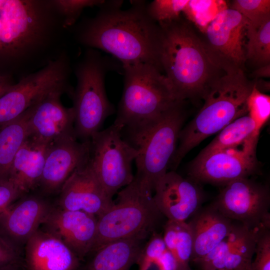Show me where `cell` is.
I'll return each instance as SVG.
<instances>
[{"label":"cell","instance_id":"1","mask_svg":"<svg viewBox=\"0 0 270 270\" xmlns=\"http://www.w3.org/2000/svg\"><path fill=\"white\" fill-rule=\"evenodd\" d=\"M122 2L104 1L94 18L80 24L78 41L112 54L122 67L148 64L162 70L160 26L148 15L144 2L135 1L126 10L120 8Z\"/></svg>","mask_w":270,"mask_h":270},{"label":"cell","instance_id":"2","mask_svg":"<svg viewBox=\"0 0 270 270\" xmlns=\"http://www.w3.org/2000/svg\"><path fill=\"white\" fill-rule=\"evenodd\" d=\"M160 66L176 99L202 98L221 70L210 58L204 40L180 18L159 24Z\"/></svg>","mask_w":270,"mask_h":270},{"label":"cell","instance_id":"3","mask_svg":"<svg viewBox=\"0 0 270 270\" xmlns=\"http://www.w3.org/2000/svg\"><path fill=\"white\" fill-rule=\"evenodd\" d=\"M254 84L242 69L224 72L215 78L202 98V107L180 130L178 144L169 168L175 170L186 155L202 140L236 118L247 114V99Z\"/></svg>","mask_w":270,"mask_h":270},{"label":"cell","instance_id":"4","mask_svg":"<svg viewBox=\"0 0 270 270\" xmlns=\"http://www.w3.org/2000/svg\"><path fill=\"white\" fill-rule=\"evenodd\" d=\"M59 24L52 0H0V60H29L49 44Z\"/></svg>","mask_w":270,"mask_h":270},{"label":"cell","instance_id":"5","mask_svg":"<svg viewBox=\"0 0 270 270\" xmlns=\"http://www.w3.org/2000/svg\"><path fill=\"white\" fill-rule=\"evenodd\" d=\"M124 87L114 124L129 134L146 128L178 101L166 76L148 64L123 67Z\"/></svg>","mask_w":270,"mask_h":270},{"label":"cell","instance_id":"6","mask_svg":"<svg viewBox=\"0 0 270 270\" xmlns=\"http://www.w3.org/2000/svg\"><path fill=\"white\" fill-rule=\"evenodd\" d=\"M152 192L134 178L118 192L117 202L98 217L97 230L91 252L109 242L133 237L146 238L161 216Z\"/></svg>","mask_w":270,"mask_h":270},{"label":"cell","instance_id":"7","mask_svg":"<svg viewBox=\"0 0 270 270\" xmlns=\"http://www.w3.org/2000/svg\"><path fill=\"white\" fill-rule=\"evenodd\" d=\"M183 102L175 104L146 128L129 134L130 144L138 150L134 178L152 193L168 172L176 148L185 120Z\"/></svg>","mask_w":270,"mask_h":270},{"label":"cell","instance_id":"8","mask_svg":"<svg viewBox=\"0 0 270 270\" xmlns=\"http://www.w3.org/2000/svg\"><path fill=\"white\" fill-rule=\"evenodd\" d=\"M108 61L98 52L89 49L76 66L77 84L72 94L76 138L88 140L100 130L105 120L114 112L104 86Z\"/></svg>","mask_w":270,"mask_h":270},{"label":"cell","instance_id":"9","mask_svg":"<svg viewBox=\"0 0 270 270\" xmlns=\"http://www.w3.org/2000/svg\"><path fill=\"white\" fill-rule=\"evenodd\" d=\"M89 162L102 186L111 198L130 184L132 164L138 150L123 138L122 129L114 124L94 134L90 140Z\"/></svg>","mask_w":270,"mask_h":270},{"label":"cell","instance_id":"10","mask_svg":"<svg viewBox=\"0 0 270 270\" xmlns=\"http://www.w3.org/2000/svg\"><path fill=\"white\" fill-rule=\"evenodd\" d=\"M70 70L68 58L62 53L23 76L0 97V125L18 118L50 94L68 90Z\"/></svg>","mask_w":270,"mask_h":270},{"label":"cell","instance_id":"11","mask_svg":"<svg viewBox=\"0 0 270 270\" xmlns=\"http://www.w3.org/2000/svg\"><path fill=\"white\" fill-rule=\"evenodd\" d=\"M212 204L226 217L250 230L270 228L269 188L249 178L224 185Z\"/></svg>","mask_w":270,"mask_h":270},{"label":"cell","instance_id":"12","mask_svg":"<svg viewBox=\"0 0 270 270\" xmlns=\"http://www.w3.org/2000/svg\"><path fill=\"white\" fill-rule=\"evenodd\" d=\"M258 142L251 140L232 148L197 156L189 168L190 178L198 183L225 185L237 179L249 178L258 168Z\"/></svg>","mask_w":270,"mask_h":270},{"label":"cell","instance_id":"13","mask_svg":"<svg viewBox=\"0 0 270 270\" xmlns=\"http://www.w3.org/2000/svg\"><path fill=\"white\" fill-rule=\"evenodd\" d=\"M248 23L238 12L226 8L207 26L204 42L210 58L221 70H244L246 62L244 42Z\"/></svg>","mask_w":270,"mask_h":270},{"label":"cell","instance_id":"14","mask_svg":"<svg viewBox=\"0 0 270 270\" xmlns=\"http://www.w3.org/2000/svg\"><path fill=\"white\" fill-rule=\"evenodd\" d=\"M198 183L168 171L157 183L153 198L168 220L186 222L202 207L204 195Z\"/></svg>","mask_w":270,"mask_h":270},{"label":"cell","instance_id":"15","mask_svg":"<svg viewBox=\"0 0 270 270\" xmlns=\"http://www.w3.org/2000/svg\"><path fill=\"white\" fill-rule=\"evenodd\" d=\"M64 92H52L30 108V138L46 146L66 138H76L74 108H66L60 100Z\"/></svg>","mask_w":270,"mask_h":270},{"label":"cell","instance_id":"16","mask_svg":"<svg viewBox=\"0 0 270 270\" xmlns=\"http://www.w3.org/2000/svg\"><path fill=\"white\" fill-rule=\"evenodd\" d=\"M58 203L63 210H82L97 217L114 204L96 176L89 160L64 182L60 190Z\"/></svg>","mask_w":270,"mask_h":270},{"label":"cell","instance_id":"17","mask_svg":"<svg viewBox=\"0 0 270 270\" xmlns=\"http://www.w3.org/2000/svg\"><path fill=\"white\" fill-rule=\"evenodd\" d=\"M52 208L40 197L21 196L0 216V234L18 252L44 224Z\"/></svg>","mask_w":270,"mask_h":270},{"label":"cell","instance_id":"18","mask_svg":"<svg viewBox=\"0 0 270 270\" xmlns=\"http://www.w3.org/2000/svg\"><path fill=\"white\" fill-rule=\"evenodd\" d=\"M90 150V140L78 142L76 138L49 146L39 184L42 190L47 194L60 190L70 175L88 160Z\"/></svg>","mask_w":270,"mask_h":270},{"label":"cell","instance_id":"19","mask_svg":"<svg viewBox=\"0 0 270 270\" xmlns=\"http://www.w3.org/2000/svg\"><path fill=\"white\" fill-rule=\"evenodd\" d=\"M44 224L79 258L92 252L97 230L96 216L82 210L52 208Z\"/></svg>","mask_w":270,"mask_h":270},{"label":"cell","instance_id":"20","mask_svg":"<svg viewBox=\"0 0 270 270\" xmlns=\"http://www.w3.org/2000/svg\"><path fill=\"white\" fill-rule=\"evenodd\" d=\"M78 256L59 238L38 228L24 244L28 270H76Z\"/></svg>","mask_w":270,"mask_h":270},{"label":"cell","instance_id":"21","mask_svg":"<svg viewBox=\"0 0 270 270\" xmlns=\"http://www.w3.org/2000/svg\"><path fill=\"white\" fill-rule=\"evenodd\" d=\"M188 222L192 234V260L195 262L206 256L233 230L236 224L212 204L201 208Z\"/></svg>","mask_w":270,"mask_h":270},{"label":"cell","instance_id":"22","mask_svg":"<svg viewBox=\"0 0 270 270\" xmlns=\"http://www.w3.org/2000/svg\"><path fill=\"white\" fill-rule=\"evenodd\" d=\"M48 146L29 138L16 154L8 178L24 194L39 186Z\"/></svg>","mask_w":270,"mask_h":270},{"label":"cell","instance_id":"23","mask_svg":"<svg viewBox=\"0 0 270 270\" xmlns=\"http://www.w3.org/2000/svg\"><path fill=\"white\" fill-rule=\"evenodd\" d=\"M144 239L133 237L104 245L94 252L84 270H130L136 264Z\"/></svg>","mask_w":270,"mask_h":270},{"label":"cell","instance_id":"24","mask_svg":"<svg viewBox=\"0 0 270 270\" xmlns=\"http://www.w3.org/2000/svg\"><path fill=\"white\" fill-rule=\"evenodd\" d=\"M30 108L14 120L0 125V179L8 177L14 158L30 137Z\"/></svg>","mask_w":270,"mask_h":270},{"label":"cell","instance_id":"25","mask_svg":"<svg viewBox=\"0 0 270 270\" xmlns=\"http://www.w3.org/2000/svg\"><path fill=\"white\" fill-rule=\"evenodd\" d=\"M162 238L176 262L177 270H190L189 263L192 260L194 241L188 223L168 220Z\"/></svg>","mask_w":270,"mask_h":270},{"label":"cell","instance_id":"26","mask_svg":"<svg viewBox=\"0 0 270 270\" xmlns=\"http://www.w3.org/2000/svg\"><path fill=\"white\" fill-rule=\"evenodd\" d=\"M254 122L248 114L236 118L220 131L216 136L198 156L240 146L252 140H258Z\"/></svg>","mask_w":270,"mask_h":270},{"label":"cell","instance_id":"27","mask_svg":"<svg viewBox=\"0 0 270 270\" xmlns=\"http://www.w3.org/2000/svg\"><path fill=\"white\" fill-rule=\"evenodd\" d=\"M246 60L257 68L270 64V18L258 26L248 23Z\"/></svg>","mask_w":270,"mask_h":270},{"label":"cell","instance_id":"28","mask_svg":"<svg viewBox=\"0 0 270 270\" xmlns=\"http://www.w3.org/2000/svg\"><path fill=\"white\" fill-rule=\"evenodd\" d=\"M260 230H250L228 253L218 270H240L250 268Z\"/></svg>","mask_w":270,"mask_h":270},{"label":"cell","instance_id":"29","mask_svg":"<svg viewBox=\"0 0 270 270\" xmlns=\"http://www.w3.org/2000/svg\"><path fill=\"white\" fill-rule=\"evenodd\" d=\"M250 230L242 224H236L232 232L204 258L196 262L202 270H218L228 253Z\"/></svg>","mask_w":270,"mask_h":270},{"label":"cell","instance_id":"30","mask_svg":"<svg viewBox=\"0 0 270 270\" xmlns=\"http://www.w3.org/2000/svg\"><path fill=\"white\" fill-rule=\"evenodd\" d=\"M189 0H154L146 5L147 13L158 24L170 22L180 18Z\"/></svg>","mask_w":270,"mask_h":270},{"label":"cell","instance_id":"31","mask_svg":"<svg viewBox=\"0 0 270 270\" xmlns=\"http://www.w3.org/2000/svg\"><path fill=\"white\" fill-rule=\"evenodd\" d=\"M230 8L238 12L255 26L270 18V0H234Z\"/></svg>","mask_w":270,"mask_h":270},{"label":"cell","instance_id":"32","mask_svg":"<svg viewBox=\"0 0 270 270\" xmlns=\"http://www.w3.org/2000/svg\"><path fill=\"white\" fill-rule=\"evenodd\" d=\"M246 106L248 114L254 122L256 132L260 134L261 128L270 116V96L258 90L254 84Z\"/></svg>","mask_w":270,"mask_h":270},{"label":"cell","instance_id":"33","mask_svg":"<svg viewBox=\"0 0 270 270\" xmlns=\"http://www.w3.org/2000/svg\"><path fill=\"white\" fill-rule=\"evenodd\" d=\"M52 3L62 18L64 27L72 26L86 7L100 6L102 0H52Z\"/></svg>","mask_w":270,"mask_h":270},{"label":"cell","instance_id":"34","mask_svg":"<svg viewBox=\"0 0 270 270\" xmlns=\"http://www.w3.org/2000/svg\"><path fill=\"white\" fill-rule=\"evenodd\" d=\"M168 250L162 236L153 232L138 256L136 264L138 270H149Z\"/></svg>","mask_w":270,"mask_h":270},{"label":"cell","instance_id":"35","mask_svg":"<svg viewBox=\"0 0 270 270\" xmlns=\"http://www.w3.org/2000/svg\"><path fill=\"white\" fill-rule=\"evenodd\" d=\"M250 270H270V228L260 230Z\"/></svg>","mask_w":270,"mask_h":270},{"label":"cell","instance_id":"36","mask_svg":"<svg viewBox=\"0 0 270 270\" xmlns=\"http://www.w3.org/2000/svg\"><path fill=\"white\" fill-rule=\"evenodd\" d=\"M24 194L8 178L0 179V216Z\"/></svg>","mask_w":270,"mask_h":270},{"label":"cell","instance_id":"37","mask_svg":"<svg viewBox=\"0 0 270 270\" xmlns=\"http://www.w3.org/2000/svg\"><path fill=\"white\" fill-rule=\"evenodd\" d=\"M18 252L0 234V268L16 265Z\"/></svg>","mask_w":270,"mask_h":270},{"label":"cell","instance_id":"38","mask_svg":"<svg viewBox=\"0 0 270 270\" xmlns=\"http://www.w3.org/2000/svg\"><path fill=\"white\" fill-rule=\"evenodd\" d=\"M10 76L0 74V97L8 92L14 85Z\"/></svg>","mask_w":270,"mask_h":270},{"label":"cell","instance_id":"39","mask_svg":"<svg viewBox=\"0 0 270 270\" xmlns=\"http://www.w3.org/2000/svg\"><path fill=\"white\" fill-rule=\"evenodd\" d=\"M252 76L255 78H270V64L266 65L257 68L252 73Z\"/></svg>","mask_w":270,"mask_h":270},{"label":"cell","instance_id":"40","mask_svg":"<svg viewBox=\"0 0 270 270\" xmlns=\"http://www.w3.org/2000/svg\"><path fill=\"white\" fill-rule=\"evenodd\" d=\"M0 270H16V265L9 266L4 268H0Z\"/></svg>","mask_w":270,"mask_h":270},{"label":"cell","instance_id":"41","mask_svg":"<svg viewBox=\"0 0 270 270\" xmlns=\"http://www.w3.org/2000/svg\"><path fill=\"white\" fill-rule=\"evenodd\" d=\"M250 270V268H248L242 269V270Z\"/></svg>","mask_w":270,"mask_h":270},{"label":"cell","instance_id":"42","mask_svg":"<svg viewBox=\"0 0 270 270\" xmlns=\"http://www.w3.org/2000/svg\"></svg>","mask_w":270,"mask_h":270}]
</instances>
